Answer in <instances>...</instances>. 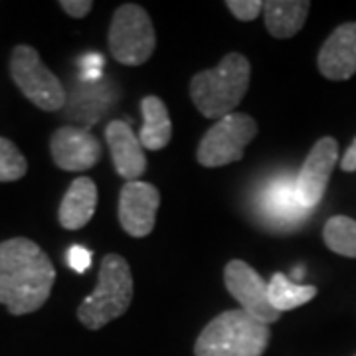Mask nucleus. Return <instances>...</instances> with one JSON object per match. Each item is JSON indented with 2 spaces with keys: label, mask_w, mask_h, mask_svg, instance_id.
Masks as SVG:
<instances>
[{
  "label": "nucleus",
  "mask_w": 356,
  "mask_h": 356,
  "mask_svg": "<svg viewBox=\"0 0 356 356\" xmlns=\"http://www.w3.org/2000/svg\"><path fill=\"white\" fill-rule=\"evenodd\" d=\"M226 6L242 22H252L259 14L264 13V2L259 0H228Z\"/></svg>",
  "instance_id": "21"
},
{
  "label": "nucleus",
  "mask_w": 356,
  "mask_h": 356,
  "mask_svg": "<svg viewBox=\"0 0 356 356\" xmlns=\"http://www.w3.org/2000/svg\"><path fill=\"white\" fill-rule=\"evenodd\" d=\"M56 267L38 243L26 238L0 242V303L10 315L36 313L50 299Z\"/></svg>",
  "instance_id": "1"
},
{
  "label": "nucleus",
  "mask_w": 356,
  "mask_h": 356,
  "mask_svg": "<svg viewBox=\"0 0 356 356\" xmlns=\"http://www.w3.org/2000/svg\"><path fill=\"white\" fill-rule=\"evenodd\" d=\"M133 301V273L125 257L109 254L99 267L97 287L77 307V318L89 331H99L125 315Z\"/></svg>",
  "instance_id": "4"
},
{
  "label": "nucleus",
  "mask_w": 356,
  "mask_h": 356,
  "mask_svg": "<svg viewBox=\"0 0 356 356\" xmlns=\"http://www.w3.org/2000/svg\"><path fill=\"white\" fill-rule=\"evenodd\" d=\"M293 275H295L297 280H303V275H305V267H295V269H293Z\"/></svg>",
  "instance_id": "26"
},
{
  "label": "nucleus",
  "mask_w": 356,
  "mask_h": 356,
  "mask_svg": "<svg viewBox=\"0 0 356 356\" xmlns=\"http://www.w3.org/2000/svg\"><path fill=\"white\" fill-rule=\"evenodd\" d=\"M264 210L277 224H295L309 212V208H305L299 198L297 184L289 182L287 178L275 180L267 186L264 194Z\"/></svg>",
  "instance_id": "16"
},
{
  "label": "nucleus",
  "mask_w": 356,
  "mask_h": 356,
  "mask_svg": "<svg viewBox=\"0 0 356 356\" xmlns=\"http://www.w3.org/2000/svg\"><path fill=\"white\" fill-rule=\"evenodd\" d=\"M140 113L145 119L139 135L143 149L147 151L165 149L172 137V123H170V115L163 99L156 95H147L140 102Z\"/></svg>",
  "instance_id": "17"
},
{
  "label": "nucleus",
  "mask_w": 356,
  "mask_h": 356,
  "mask_svg": "<svg viewBox=\"0 0 356 356\" xmlns=\"http://www.w3.org/2000/svg\"><path fill=\"white\" fill-rule=\"evenodd\" d=\"M267 295H269L271 307L277 313H285V311H293L297 307L309 303L311 299H315L317 297V287L299 285V283H293L287 275L275 273L271 277V281L267 283Z\"/></svg>",
  "instance_id": "18"
},
{
  "label": "nucleus",
  "mask_w": 356,
  "mask_h": 356,
  "mask_svg": "<svg viewBox=\"0 0 356 356\" xmlns=\"http://www.w3.org/2000/svg\"><path fill=\"white\" fill-rule=\"evenodd\" d=\"M311 2L307 0H269L264 2L266 26L273 38H291L303 26L309 16Z\"/></svg>",
  "instance_id": "15"
},
{
  "label": "nucleus",
  "mask_w": 356,
  "mask_h": 356,
  "mask_svg": "<svg viewBox=\"0 0 356 356\" xmlns=\"http://www.w3.org/2000/svg\"><path fill=\"white\" fill-rule=\"evenodd\" d=\"M10 77L22 91L26 99L42 111H58L65 105L67 93L62 81L51 74L40 60V54L32 46L20 44L10 56Z\"/></svg>",
  "instance_id": "6"
},
{
  "label": "nucleus",
  "mask_w": 356,
  "mask_h": 356,
  "mask_svg": "<svg viewBox=\"0 0 356 356\" xmlns=\"http://www.w3.org/2000/svg\"><path fill=\"white\" fill-rule=\"evenodd\" d=\"M105 139L111 151L115 170L127 182L140 180L147 170V156L143 151L139 135L133 133V129L125 121H111L105 129Z\"/></svg>",
  "instance_id": "13"
},
{
  "label": "nucleus",
  "mask_w": 356,
  "mask_h": 356,
  "mask_svg": "<svg viewBox=\"0 0 356 356\" xmlns=\"http://www.w3.org/2000/svg\"><path fill=\"white\" fill-rule=\"evenodd\" d=\"M156 36L151 16L139 4H121L109 28V54L123 65H143L151 60Z\"/></svg>",
  "instance_id": "5"
},
{
  "label": "nucleus",
  "mask_w": 356,
  "mask_h": 356,
  "mask_svg": "<svg viewBox=\"0 0 356 356\" xmlns=\"http://www.w3.org/2000/svg\"><path fill=\"white\" fill-rule=\"evenodd\" d=\"M318 72L331 81H344L356 74V22L341 24L318 51Z\"/></svg>",
  "instance_id": "12"
},
{
  "label": "nucleus",
  "mask_w": 356,
  "mask_h": 356,
  "mask_svg": "<svg viewBox=\"0 0 356 356\" xmlns=\"http://www.w3.org/2000/svg\"><path fill=\"white\" fill-rule=\"evenodd\" d=\"M81 77L83 79H88L89 83H93L97 77L102 76V67H103V58L99 54H89L86 56L83 60H81Z\"/></svg>",
  "instance_id": "23"
},
{
  "label": "nucleus",
  "mask_w": 356,
  "mask_h": 356,
  "mask_svg": "<svg viewBox=\"0 0 356 356\" xmlns=\"http://www.w3.org/2000/svg\"><path fill=\"white\" fill-rule=\"evenodd\" d=\"M60 6L72 18H86L91 13V8H93V2L91 0H62Z\"/></svg>",
  "instance_id": "24"
},
{
  "label": "nucleus",
  "mask_w": 356,
  "mask_h": 356,
  "mask_svg": "<svg viewBox=\"0 0 356 356\" xmlns=\"http://www.w3.org/2000/svg\"><path fill=\"white\" fill-rule=\"evenodd\" d=\"M161 194L153 184L133 180L119 192V224L133 238H145L154 228Z\"/></svg>",
  "instance_id": "10"
},
{
  "label": "nucleus",
  "mask_w": 356,
  "mask_h": 356,
  "mask_svg": "<svg viewBox=\"0 0 356 356\" xmlns=\"http://www.w3.org/2000/svg\"><path fill=\"white\" fill-rule=\"evenodd\" d=\"M97 208V186L88 177L76 178L62 198L58 220L64 229H81Z\"/></svg>",
  "instance_id": "14"
},
{
  "label": "nucleus",
  "mask_w": 356,
  "mask_h": 356,
  "mask_svg": "<svg viewBox=\"0 0 356 356\" xmlns=\"http://www.w3.org/2000/svg\"><path fill=\"white\" fill-rule=\"evenodd\" d=\"M255 135L257 123L250 115H226L204 135L196 151V159L206 168L238 163L243 159V151L255 139Z\"/></svg>",
  "instance_id": "7"
},
{
  "label": "nucleus",
  "mask_w": 356,
  "mask_h": 356,
  "mask_svg": "<svg viewBox=\"0 0 356 356\" xmlns=\"http://www.w3.org/2000/svg\"><path fill=\"white\" fill-rule=\"evenodd\" d=\"M252 65L242 54L232 51L214 70L192 77L191 97L196 109L208 119H224L234 113L250 88Z\"/></svg>",
  "instance_id": "2"
},
{
  "label": "nucleus",
  "mask_w": 356,
  "mask_h": 356,
  "mask_svg": "<svg viewBox=\"0 0 356 356\" xmlns=\"http://www.w3.org/2000/svg\"><path fill=\"white\" fill-rule=\"evenodd\" d=\"M323 238L327 248L344 257H356V220L348 216H332L327 220Z\"/></svg>",
  "instance_id": "19"
},
{
  "label": "nucleus",
  "mask_w": 356,
  "mask_h": 356,
  "mask_svg": "<svg viewBox=\"0 0 356 356\" xmlns=\"http://www.w3.org/2000/svg\"><path fill=\"white\" fill-rule=\"evenodd\" d=\"M224 283L229 295L242 305V311H245L250 317H254L267 327L280 318L281 313H277L269 303L267 283L245 261L242 259L228 261L224 267Z\"/></svg>",
  "instance_id": "8"
},
{
  "label": "nucleus",
  "mask_w": 356,
  "mask_h": 356,
  "mask_svg": "<svg viewBox=\"0 0 356 356\" xmlns=\"http://www.w3.org/2000/svg\"><path fill=\"white\" fill-rule=\"evenodd\" d=\"M339 161V143L331 137H323L317 140L311 149V153L305 159V163L301 166L299 175H297V192L299 198L305 208H315L323 200L327 186H329V178Z\"/></svg>",
  "instance_id": "9"
},
{
  "label": "nucleus",
  "mask_w": 356,
  "mask_h": 356,
  "mask_svg": "<svg viewBox=\"0 0 356 356\" xmlns=\"http://www.w3.org/2000/svg\"><path fill=\"white\" fill-rule=\"evenodd\" d=\"M51 159L58 168L81 172L102 161V145L88 129L65 125L54 131L50 139Z\"/></svg>",
  "instance_id": "11"
},
{
  "label": "nucleus",
  "mask_w": 356,
  "mask_h": 356,
  "mask_svg": "<svg viewBox=\"0 0 356 356\" xmlns=\"http://www.w3.org/2000/svg\"><path fill=\"white\" fill-rule=\"evenodd\" d=\"M341 168L344 172H356V139L355 143L346 149L343 161H341Z\"/></svg>",
  "instance_id": "25"
},
{
  "label": "nucleus",
  "mask_w": 356,
  "mask_h": 356,
  "mask_svg": "<svg viewBox=\"0 0 356 356\" xmlns=\"http://www.w3.org/2000/svg\"><path fill=\"white\" fill-rule=\"evenodd\" d=\"M91 252L86 250L83 245H72L67 250V266L72 267L77 273H86L91 266Z\"/></svg>",
  "instance_id": "22"
},
{
  "label": "nucleus",
  "mask_w": 356,
  "mask_h": 356,
  "mask_svg": "<svg viewBox=\"0 0 356 356\" xmlns=\"http://www.w3.org/2000/svg\"><path fill=\"white\" fill-rule=\"evenodd\" d=\"M28 163L13 140L0 137V182H14L26 177Z\"/></svg>",
  "instance_id": "20"
},
{
  "label": "nucleus",
  "mask_w": 356,
  "mask_h": 356,
  "mask_svg": "<svg viewBox=\"0 0 356 356\" xmlns=\"http://www.w3.org/2000/svg\"><path fill=\"white\" fill-rule=\"evenodd\" d=\"M271 339L269 327L242 309L212 318L194 344V356H264Z\"/></svg>",
  "instance_id": "3"
}]
</instances>
